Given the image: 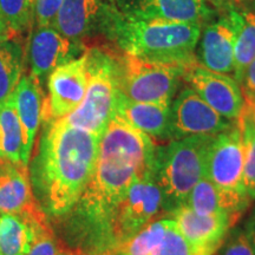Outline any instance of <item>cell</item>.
Listing matches in <instances>:
<instances>
[{"label": "cell", "instance_id": "34", "mask_svg": "<svg viewBox=\"0 0 255 255\" xmlns=\"http://www.w3.org/2000/svg\"><path fill=\"white\" fill-rule=\"evenodd\" d=\"M233 4L237 9L255 7V0H233Z\"/></svg>", "mask_w": 255, "mask_h": 255}, {"label": "cell", "instance_id": "17", "mask_svg": "<svg viewBox=\"0 0 255 255\" xmlns=\"http://www.w3.org/2000/svg\"><path fill=\"white\" fill-rule=\"evenodd\" d=\"M0 213L23 216L34 222L49 221L36 199L28 167L0 157Z\"/></svg>", "mask_w": 255, "mask_h": 255}, {"label": "cell", "instance_id": "32", "mask_svg": "<svg viewBox=\"0 0 255 255\" xmlns=\"http://www.w3.org/2000/svg\"><path fill=\"white\" fill-rule=\"evenodd\" d=\"M205 1L209 6H212L215 11H218L219 13H225V12L235 8L233 0H205Z\"/></svg>", "mask_w": 255, "mask_h": 255}, {"label": "cell", "instance_id": "12", "mask_svg": "<svg viewBox=\"0 0 255 255\" xmlns=\"http://www.w3.org/2000/svg\"><path fill=\"white\" fill-rule=\"evenodd\" d=\"M121 14L128 19L171 23H208L219 14L205 0H115Z\"/></svg>", "mask_w": 255, "mask_h": 255}, {"label": "cell", "instance_id": "37", "mask_svg": "<svg viewBox=\"0 0 255 255\" xmlns=\"http://www.w3.org/2000/svg\"><path fill=\"white\" fill-rule=\"evenodd\" d=\"M250 219H252V220H255V208L253 209V212H252V215H251V218Z\"/></svg>", "mask_w": 255, "mask_h": 255}, {"label": "cell", "instance_id": "20", "mask_svg": "<svg viewBox=\"0 0 255 255\" xmlns=\"http://www.w3.org/2000/svg\"><path fill=\"white\" fill-rule=\"evenodd\" d=\"M115 115L154 141H171L170 107L135 102L119 92Z\"/></svg>", "mask_w": 255, "mask_h": 255}, {"label": "cell", "instance_id": "8", "mask_svg": "<svg viewBox=\"0 0 255 255\" xmlns=\"http://www.w3.org/2000/svg\"><path fill=\"white\" fill-rule=\"evenodd\" d=\"M161 214H164L162 196L154 175L138 177L129 187L114 219L110 234L113 255Z\"/></svg>", "mask_w": 255, "mask_h": 255}, {"label": "cell", "instance_id": "23", "mask_svg": "<svg viewBox=\"0 0 255 255\" xmlns=\"http://www.w3.org/2000/svg\"><path fill=\"white\" fill-rule=\"evenodd\" d=\"M237 25L233 77L240 84L248 65L255 59V7L237 9Z\"/></svg>", "mask_w": 255, "mask_h": 255}, {"label": "cell", "instance_id": "10", "mask_svg": "<svg viewBox=\"0 0 255 255\" xmlns=\"http://www.w3.org/2000/svg\"><path fill=\"white\" fill-rule=\"evenodd\" d=\"M234 122L216 113L189 87L178 91L170 104L171 141L196 135H218Z\"/></svg>", "mask_w": 255, "mask_h": 255}, {"label": "cell", "instance_id": "29", "mask_svg": "<svg viewBox=\"0 0 255 255\" xmlns=\"http://www.w3.org/2000/svg\"><path fill=\"white\" fill-rule=\"evenodd\" d=\"M214 255H255L244 227H233Z\"/></svg>", "mask_w": 255, "mask_h": 255}, {"label": "cell", "instance_id": "5", "mask_svg": "<svg viewBox=\"0 0 255 255\" xmlns=\"http://www.w3.org/2000/svg\"><path fill=\"white\" fill-rule=\"evenodd\" d=\"M111 45L120 94L135 102L170 107L182 82L183 65L143 59Z\"/></svg>", "mask_w": 255, "mask_h": 255}, {"label": "cell", "instance_id": "38", "mask_svg": "<svg viewBox=\"0 0 255 255\" xmlns=\"http://www.w3.org/2000/svg\"><path fill=\"white\" fill-rule=\"evenodd\" d=\"M2 154H1V148H0V157H1Z\"/></svg>", "mask_w": 255, "mask_h": 255}, {"label": "cell", "instance_id": "33", "mask_svg": "<svg viewBox=\"0 0 255 255\" xmlns=\"http://www.w3.org/2000/svg\"><path fill=\"white\" fill-rule=\"evenodd\" d=\"M244 229L245 232H246V234L248 235V238H250L252 246H253L254 252H255V220L248 219L247 222L245 223Z\"/></svg>", "mask_w": 255, "mask_h": 255}, {"label": "cell", "instance_id": "1", "mask_svg": "<svg viewBox=\"0 0 255 255\" xmlns=\"http://www.w3.org/2000/svg\"><path fill=\"white\" fill-rule=\"evenodd\" d=\"M154 175L131 157L101 148L94 174L75 206L56 219L62 244L72 255H113L110 234L117 209L138 177Z\"/></svg>", "mask_w": 255, "mask_h": 255}, {"label": "cell", "instance_id": "14", "mask_svg": "<svg viewBox=\"0 0 255 255\" xmlns=\"http://www.w3.org/2000/svg\"><path fill=\"white\" fill-rule=\"evenodd\" d=\"M46 82L49 97L44 104L43 121L62 120L82 103L87 92L85 53L53 70Z\"/></svg>", "mask_w": 255, "mask_h": 255}, {"label": "cell", "instance_id": "18", "mask_svg": "<svg viewBox=\"0 0 255 255\" xmlns=\"http://www.w3.org/2000/svg\"><path fill=\"white\" fill-rule=\"evenodd\" d=\"M176 223L181 234L195 246L218 252L235 223L227 216L201 215L186 205L180 206L169 215Z\"/></svg>", "mask_w": 255, "mask_h": 255}, {"label": "cell", "instance_id": "6", "mask_svg": "<svg viewBox=\"0 0 255 255\" xmlns=\"http://www.w3.org/2000/svg\"><path fill=\"white\" fill-rule=\"evenodd\" d=\"M88 88L82 103L64 117L70 126L103 135L115 115L119 89L115 79L113 45L85 49Z\"/></svg>", "mask_w": 255, "mask_h": 255}, {"label": "cell", "instance_id": "24", "mask_svg": "<svg viewBox=\"0 0 255 255\" xmlns=\"http://www.w3.org/2000/svg\"><path fill=\"white\" fill-rule=\"evenodd\" d=\"M0 148L4 157L14 163L24 164L23 128L11 98L0 108Z\"/></svg>", "mask_w": 255, "mask_h": 255}, {"label": "cell", "instance_id": "26", "mask_svg": "<svg viewBox=\"0 0 255 255\" xmlns=\"http://www.w3.org/2000/svg\"><path fill=\"white\" fill-rule=\"evenodd\" d=\"M183 205L189 207L197 214L207 216H227L232 219L223 208L218 189L206 175L191 189ZM233 221L237 223L235 220Z\"/></svg>", "mask_w": 255, "mask_h": 255}, {"label": "cell", "instance_id": "36", "mask_svg": "<svg viewBox=\"0 0 255 255\" xmlns=\"http://www.w3.org/2000/svg\"><path fill=\"white\" fill-rule=\"evenodd\" d=\"M9 34L7 33V31L5 30L4 27H2V25L0 24V43H2V41L4 40H7V39H9Z\"/></svg>", "mask_w": 255, "mask_h": 255}, {"label": "cell", "instance_id": "4", "mask_svg": "<svg viewBox=\"0 0 255 255\" xmlns=\"http://www.w3.org/2000/svg\"><path fill=\"white\" fill-rule=\"evenodd\" d=\"M214 136H189L157 145L154 180L161 191L164 215L182 206L191 189L206 175Z\"/></svg>", "mask_w": 255, "mask_h": 255}, {"label": "cell", "instance_id": "15", "mask_svg": "<svg viewBox=\"0 0 255 255\" xmlns=\"http://www.w3.org/2000/svg\"><path fill=\"white\" fill-rule=\"evenodd\" d=\"M117 9L115 0H64L53 27L70 40L84 44L96 33L104 34Z\"/></svg>", "mask_w": 255, "mask_h": 255}, {"label": "cell", "instance_id": "3", "mask_svg": "<svg viewBox=\"0 0 255 255\" xmlns=\"http://www.w3.org/2000/svg\"><path fill=\"white\" fill-rule=\"evenodd\" d=\"M197 24L128 19L117 9L104 36L119 49L152 62L186 65L195 58Z\"/></svg>", "mask_w": 255, "mask_h": 255}, {"label": "cell", "instance_id": "35", "mask_svg": "<svg viewBox=\"0 0 255 255\" xmlns=\"http://www.w3.org/2000/svg\"><path fill=\"white\" fill-rule=\"evenodd\" d=\"M244 110H245V113H246L248 116H250V119L252 120V122H253L254 127H255V107L246 103V104H245Z\"/></svg>", "mask_w": 255, "mask_h": 255}, {"label": "cell", "instance_id": "28", "mask_svg": "<svg viewBox=\"0 0 255 255\" xmlns=\"http://www.w3.org/2000/svg\"><path fill=\"white\" fill-rule=\"evenodd\" d=\"M26 255H72L59 240L52 227L37 232Z\"/></svg>", "mask_w": 255, "mask_h": 255}, {"label": "cell", "instance_id": "31", "mask_svg": "<svg viewBox=\"0 0 255 255\" xmlns=\"http://www.w3.org/2000/svg\"><path fill=\"white\" fill-rule=\"evenodd\" d=\"M240 87L245 102L247 104H255V59L245 71L244 77L240 82Z\"/></svg>", "mask_w": 255, "mask_h": 255}, {"label": "cell", "instance_id": "7", "mask_svg": "<svg viewBox=\"0 0 255 255\" xmlns=\"http://www.w3.org/2000/svg\"><path fill=\"white\" fill-rule=\"evenodd\" d=\"M206 176L218 189L226 213L238 222L252 203L245 187V146L238 121L213 138Z\"/></svg>", "mask_w": 255, "mask_h": 255}, {"label": "cell", "instance_id": "22", "mask_svg": "<svg viewBox=\"0 0 255 255\" xmlns=\"http://www.w3.org/2000/svg\"><path fill=\"white\" fill-rule=\"evenodd\" d=\"M26 52L19 37L0 43V108L7 103L24 75Z\"/></svg>", "mask_w": 255, "mask_h": 255}, {"label": "cell", "instance_id": "30", "mask_svg": "<svg viewBox=\"0 0 255 255\" xmlns=\"http://www.w3.org/2000/svg\"><path fill=\"white\" fill-rule=\"evenodd\" d=\"M63 1L64 0H36L34 25H37V26H53Z\"/></svg>", "mask_w": 255, "mask_h": 255}, {"label": "cell", "instance_id": "25", "mask_svg": "<svg viewBox=\"0 0 255 255\" xmlns=\"http://www.w3.org/2000/svg\"><path fill=\"white\" fill-rule=\"evenodd\" d=\"M36 0H0V24L9 37H20L33 26Z\"/></svg>", "mask_w": 255, "mask_h": 255}, {"label": "cell", "instance_id": "19", "mask_svg": "<svg viewBox=\"0 0 255 255\" xmlns=\"http://www.w3.org/2000/svg\"><path fill=\"white\" fill-rule=\"evenodd\" d=\"M14 109L23 128V163L28 167L34 141L44 115V97L41 85L31 75H23L11 96Z\"/></svg>", "mask_w": 255, "mask_h": 255}, {"label": "cell", "instance_id": "39", "mask_svg": "<svg viewBox=\"0 0 255 255\" xmlns=\"http://www.w3.org/2000/svg\"><path fill=\"white\" fill-rule=\"evenodd\" d=\"M250 105H253V107H255V104H250Z\"/></svg>", "mask_w": 255, "mask_h": 255}, {"label": "cell", "instance_id": "9", "mask_svg": "<svg viewBox=\"0 0 255 255\" xmlns=\"http://www.w3.org/2000/svg\"><path fill=\"white\" fill-rule=\"evenodd\" d=\"M182 81L225 119L237 121L244 111V94L232 76L212 71L194 58L183 65Z\"/></svg>", "mask_w": 255, "mask_h": 255}, {"label": "cell", "instance_id": "13", "mask_svg": "<svg viewBox=\"0 0 255 255\" xmlns=\"http://www.w3.org/2000/svg\"><path fill=\"white\" fill-rule=\"evenodd\" d=\"M237 9L219 13L201 28L195 49L197 63L212 71L229 75L234 72L237 39Z\"/></svg>", "mask_w": 255, "mask_h": 255}, {"label": "cell", "instance_id": "27", "mask_svg": "<svg viewBox=\"0 0 255 255\" xmlns=\"http://www.w3.org/2000/svg\"><path fill=\"white\" fill-rule=\"evenodd\" d=\"M245 146V187L251 200H255V127L250 116L242 111L237 120Z\"/></svg>", "mask_w": 255, "mask_h": 255}, {"label": "cell", "instance_id": "16", "mask_svg": "<svg viewBox=\"0 0 255 255\" xmlns=\"http://www.w3.org/2000/svg\"><path fill=\"white\" fill-rule=\"evenodd\" d=\"M215 251L200 248L181 234L169 216L154 220L127 242L117 255H214Z\"/></svg>", "mask_w": 255, "mask_h": 255}, {"label": "cell", "instance_id": "11", "mask_svg": "<svg viewBox=\"0 0 255 255\" xmlns=\"http://www.w3.org/2000/svg\"><path fill=\"white\" fill-rule=\"evenodd\" d=\"M27 40L26 60L30 75L41 85L58 66L78 58L85 52L84 44L63 36L53 26H32Z\"/></svg>", "mask_w": 255, "mask_h": 255}, {"label": "cell", "instance_id": "21", "mask_svg": "<svg viewBox=\"0 0 255 255\" xmlns=\"http://www.w3.org/2000/svg\"><path fill=\"white\" fill-rule=\"evenodd\" d=\"M50 221L34 222L23 216L0 213V255H26L38 231Z\"/></svg>", "mask_w": 255, "mask_h": 255}, {"label": "cell", "instance_id": "2", "mask_svg": "<svg viewBox=\"0 0 255 255\" xmlns=\"http://www.w3.org/2000/svg\"><path fill=\"white\" fill-rule=\"evenodd\" d=\"M101 138L64 120L44 121L30 178L34 196L47 216L58 219L77 202L94 174Z\"/></svg>", "mask_w": 255, "mask_h": 255}]
</instances>
